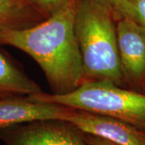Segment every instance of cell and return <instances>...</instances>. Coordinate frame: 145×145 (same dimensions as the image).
Listing matches in <instances>:
<instances>
[{"instance_id": "obj_10", "label": "cell", "mask_w": 145, "mask_h": 145, "mask_svg": "<svg viewBox=\"0 0 145 145\" xmlns=\"http://www.w3.org/2000/svg\"><path fill=\"white\" fill-rule=\"evenodd\" d=\"M114 16L133 20L145 27V0H119Z\"/></svg>"}, {"instance_id": "obj_9", "label": "cell", "mask_w": 145, "mask_h": 145, "mask_svg": "<svg viewBox=\"0 0 145 145\" xmlns=\"http://www.w3.org/2000/svg\"><path fill=\"white\" fill-rule=\"evenodd\" d=\"M35 11L22 0H0V29L31 27Z\"/></svg>"}, {"instance_id": "obj_6", "label": "cell", "mask_w": 145, "mask_h": 145, "mask_svg": "<svg viewBox=\"0 0 145 145\" xmlns=\"http://www.w3.org/2000/svg\"><path fill=\"white\" fill-rule=\"evenodd\" d=\"M115 28L123 78L140 85L145 79V27L133 20L120 18Z\"/></svg>"}, {"instance_id": "obj_8", "label": "cell", "mask_w": 145, "mask_h": 145, "mask_svg": "<svg viewBox=\"0 0 145 145\" xmlns=\"http://www.w3.org/2000/svg\"><path fill=\"white\" fill-rule=\"evenodd\" d=\"M41 91L39 85L0 51V99L27 97Z\"/></svg>"}, {"instance_id": "obj_2", "label": "cell", "mask_w": 145, "mask_h": 145, "mask_svg": "<svg viewBox=\"0 0 145 145\" xmlns=\"http://www.w3.org/2000/svg\"><path fill=\"white\" fill-rule=\"evenodd\" d=\"M114 16L96 0H78L74 31L82 61L85 81H109L120 86V65Z\"/></svg>"}, {"instance_id": "obj_11", "label": "cell", "mask_w": 145, "mask_h": 145, "mask_svg": "<svg viewBox=\"0 0 145 145\" xmlns=\"http://www.w3.org/2000/svg\"><path fill=\"white\" fill-rule=\"evenodd\" d=\"M38 12L50 16L70 0H22Z\"/></svg>"}, {"instance_id": "obj_5", "label": "cell", "mask_w": 145, "mask_h": 145, "mask_svg": "<svg viewBox=\"0 0 145 145\" xmlns=\"http://www.w3.org/2000/svg\"><path fill=\"white\" fill-rule=\"evenodd\" d=\"M63 121L115 145H145L144 131L110 116L72 109Z\"/></svg>"}, {"instance_id": "obj_14", "label": "cell", "mask_w": 145, "mask_h": 145, "mask_svg": "<svg viewBox=\"0 0 145 145\" xmlns=\"http://www.w3.org/2000/svg\"><path fill=\"white\" fill-rule=\"evenodd\" d=\"M133 1H135V0H133Z\"/></svg>"}, {"instance_id": "obj_7", "label": "cell", "mask_w": 145, "mask_h": 145, "mask_svg": "<svg viewBox=\"0 0 145 145\" xmlns=\"http://www.w3.org/2000/svg\"><path fill=\"white\" fill-rule=\"evenodd\" d=\"M72 108L30 102L25 97L0 99V130L38 120H64Z\"/></svg>"}, {"instance_id": "obj_3", "label": "cell", "mask_w": 145, "mask_h": 145, "mask_svg": "<svg viewBox=\"0 0 145 145\" xmlns=\"http://www.w3.org/2000/svg\"><path fill=\"white\" fill-rule=\"evenodd\" d=\"M25 99L110 116L145 131V94L121 88L109 81H85L69 93L41 91Z\"/></svg>"}, {"instance_id": "obj_12", "label": "cell", "mask_w": 145, "mask_h": 145, "mask_svg": "<svg viewBox=\"0 0 145 145\" xmlns=\"http://www.w3.org/2000/svg\"><path fill=\"white\" fill-rule=\"evenodd\" d=\"M85 139L89 145H115L109 141L100 139L99 137L85 134Z\"/></svg>"}, {"instance_id": "obj_13", "label": "cell", "mask_w": 145, "mask_h": 145, "mask_svg": "<svg viewBox=\"0 0 145 145\" xmlns=\"http://www.w3.org/2000/svg\"><path fill=\"white\" fill-rule=\"evenodd\" d=\"M97 2H99V3L103 4L105 7H106L109 10H110L112 11H114V8L116 6V3L118 2V0H96ZM114 14V13H113Z\"/></svg>"}, {"instance_id": "obj_1", "label": "cell", "mask_w": 145, "mask_h": 145, "mask_svg": "<svg viewBox=\"0 0 145 145\" xmlns=\"http://www.w3.org/2000/svg\"><path fill=\"white\" fill-rule=\"evenodd\" d=\"M78 0H70L45 20L24 28L0 29V44L28 54L41 68L53 94H65L84 82L74 31Z\"/></svg>"}, {"instance_id": "obj_4", "label": "cell", "mask_w": 145, "mask_h": 145, "mask_svg": "<svg viewBox=\"0 0 145 145\" xmlns=\"http://www.w3.org/2000/svg\"><path fill=\"white\" fill-rule=\"evenodd\" d=\"M5 145H89L85 134L70 123L38 120L0 130Z\"/></svg>"}]
</instances>
